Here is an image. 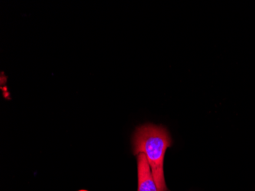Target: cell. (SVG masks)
<instances>
[{
  "mask_svg": "<svg viewBox=\"0 0 255 191\" xmlns=\"http://www.w3.org/2000/svg\"><path fill=\"white\" fill-rule=\"evenodd\" d=\"M131 142L134 155H145L159 191H168L164 172L166 151L173 145L168 130L164 126L150 123L137 126Z\"/></svg>",
  "mask_w": 255,
  "mask_h": 191,
  "instance_id": "1",
  "label": "cell"
},
{
  "mask_svg": "<svg viewBox=\"0 0 255 191\" xmlns=\"http://www.w3.org/2000/svg\"><path fill=\"white\" fill-rule=\"evenodd\" d=\"M137 191H159L150 165L144 154L140 153L137 155Z\"/></svg>",
  "mask_w": 255,
  "mask_h": 191,
  "instance_id": "2",
  "label": "cell"
}]
</instances>
